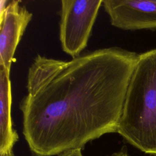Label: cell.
<instances>
[{
  "label": "cell",
  "mask_w": 156,
  "mask_h": 156,
  "mask_svg": "<svg viewBox=\"0 0 156 156\" xmlns=\"http://www.w3.org/2000/svg\"><path fill=\"white\" fill-rule=\"evenodd\" d=\"M10 75L0 68V155L12 151L18 135L12 127Z\"/></svg>",
  "instance_id": "6"
},
{
  "label": "cell",
  "mask_w": 156,
  "mask_h": 156,
  "mask_svg": "<svg viewBox=\"0 0 156 156\" xmlns=\"http://www.w3.org/2000/svg\"><path fill=\"white\" fill-rule=\"evenodd\" d=\"M150 156H156V155H150Z\"/></svg>",
  "instance_id": "10"
},
{
  "label": "cell",
  "mask_w": 156,
  "mask_h": 156,
  "mask_svg": "<svg viewBox=\"0 0 156 156\" xmlns=\"http://www.w3.org/2000/svg\"><path fill=\"white\" fill-rule=\"evenodd\" d=\"M0 156H15L13 152V151H10L5 154H2V155H0Z\"/></svg>",
  "instance_id": "9"
},
{
  "label": "cell",
  "mask_w": 156,
  "mask_h": 156,
  "mask_svg": "<svg viewBox=\"0 0 156 156\" xmlns=\"http://www.w3.org/2000/svg\"><path fill=\"white\" fill-rule=\"evenodd\" d=\"M108 156H130L127 152V148L126 146H123L119 151L115 152Z\"/></svg>",
  "instance_id": "8"
},
{
  "label": "cell",
  "mask_w": 156,
  "mask_h": 156,
  "mask_svg": "<svg viewBox=\"0 0 156 156\" xmlns=\"http://www.w3.org/2000/svg\"><path fill=\"white\" fill-rule=\"evenodd\" d=\"M58 156H83V155L81 149H76L63 152Z\"/></svg>",
  "instance_id": "7"
},
{
  "label": "cell",
  "mask_w": 156,
  "mask_h": 156,
  "mask_svg": "<svg viewBox=\"0 0 156 156\" xmlns=\"http://www.w3.org/2000/svg\"><path fill=\"white\" fill-rule=\"evenodd\" d=\"M59 38L62 50L73 58L87 47L102 0L61 1Z\"/></svg>",
  "instance_id": "3"
},
{
  "label": "cell",
  "mask_w": 156,
  "mask_h": 156,
  "mask_svg": "<svg viewBox=\"0 0 156 156\" xmlns=\"http://www.w3.org/2000/svg\"><path fill=\"white\" fill-rule=\"evenodd\" d=\"M138 54L117 47L63 61L37 55L20 108L32 156L58 155L116 132Z\"/></svg>",
  "instance_id": "1"
},
{
  "label": "cell",
  "mask_w": 156,
  "mask_h": 156,
  "mask_svg": "<svg viewBox=\"0 0 156 156\" xmlns=\"http://www.w3.org/2000/svg\"><path fill=\"white\" fill-rule=\"evenodd\" d=\"M32 18V13L15 0L8 3L0 17V68L9 75L16 47Z\"/></svg>",
  "instance_id": "5"
},
{
  "label": "cell",
  "mask_w": 156,
  "mask_h": 156,
  "mask_svg": "<svg viewBox=\"0 0 156 156\" xmlns=\"http://www.w3.org/2000/svg\"><path fill=\"white\" fill-rule=\"evenodd\" d=\"M116 132L141 151L156 155V49L138 54Z\"/></svg>",
  "instance_id": "2"
},
{
  "label": "cell",
  "mask_w": 156,
  "mask_h": 156,
  "mask_svg": "<svg viewBox=\"0 0 156 156\" xmlns=\"http://www.w3.org/2000/svg\"><path fill=\"white\" fill-rule=\"evenodd\" d=\"M102 5L116 28L156 29V0H102Z\"/></svg>",
  "instance_id": "4"
}]
</instances>
